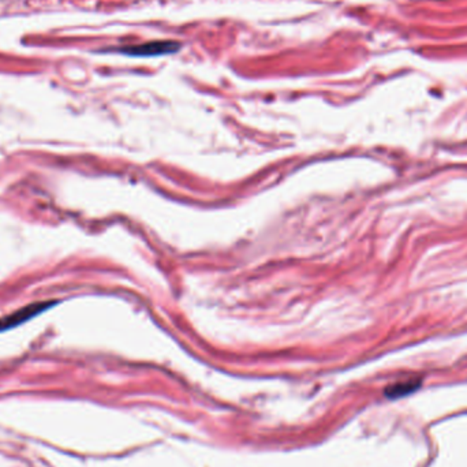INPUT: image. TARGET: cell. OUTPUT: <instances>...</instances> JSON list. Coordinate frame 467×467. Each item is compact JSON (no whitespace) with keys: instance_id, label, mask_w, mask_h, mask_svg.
Wrapping results in <instances>:
<instances>
[{"instance_id":"3","label":"cell","mask_w":467,"mask_h":467,"mask_svg":"<svg viewBox=\"0 0 467 467\" xmlns=\"http://www.w3.org/2000/svg\"><path fill=\"white\" fill-rule=\"evenodd\" d=\"M421 387L420 380H409L397 383L385 390V395L390 399H397V397H406L417 391Z\"/></svg>"},{"instance_id":"2","label":"cell","mask_w":467,"mask_h":467,"mask_svg":"<svg viewBox=\"0 0 467 467\" xmlns=\"http://www.w3.org/2000/svg\"><path fill=\"white\" fill-rule=\"evenodd\" d=\"M55 301H47V302H34V304L27 305L23 309H18L17 312L0 319V332H6L8 329L18 327L29 321L30 319H34L36 316L41 314L43 312L48 310L49 307L55 306Z\"/></svg>"},{"instance_id":"1","label":"cell","mask_w":467,"mask_h":467,"mask_svg":"<svg viewBox=\"0 0 467 467\" xmlns=\"http://www.w3.org/2000/svg\"><path fill=\"white\" fill-rule=\"evenodd\" d=\"M182 49V44L175 40H160V41H151L139 46H127V47L111 48L108 51L117 52L126 56L133 58H155V56H164V55H174Z\"/></svg>"}]
</instances>
